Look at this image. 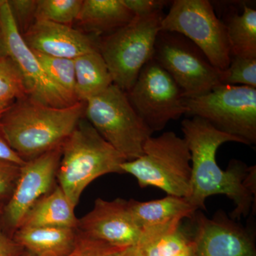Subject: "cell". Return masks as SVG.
Returning a JSON list of instances; mask_svg holds the SVG:
<instances>
[{"mask_svg": "<svg viewBox=\"0 0 256 256\" xmlns=\"http://www.w3.org/2000/svg\"><path fill=\"white\" fill-rule=\"evenodd\" d=\"M184 139L191 153V190L186 200L197 210H206L205 201L213 195H225L234 202L230 218L246 217L256 205V168L232 160L226 170L220 169L216 152L224 143H242L238 138L217 130L196 116L182 122Z\"/></svg>", "mask_w": 256, "mask_h": 256, "instance_id": "6da1fadb", "label": "cell"}, {"mask_svg": "<svg viewBox=\"0 0 256 256\" xmlns=\"http://www.w3.org/2000/svg\"><path fill=\"white\" fill-rule=\"evenodd\" d=\"M85 102L50 107L28 97L15 102L0 117V129L25 161L62 146L84 117Z\"/></svg>", "mask_w": 256, "mask_h": 256, "instance_id": "7a4b0ae2", "label": "cell"}, {"mask_svg": "<svg viewBox=\"0 0 256 256\" xmlns=\"http://www.w3.org/2000/svg\"><path fill=\"white\" fill-rule=\"evenodd\" d=\"M124 162V156L82 118L62 144L56 174L58 186L76 208L82 192L96 178L124 174L121 165Z\"/></svg>", "mask_w": 256, "mask_h": 256, "instance_id": "3957f363", "label": "cell"}, {"mask_svg": "<svg viewBox=\"0 0 256 256\" xmlns=\"http://www.w3.org/2000/svg\"><path fill=\"white\" fill-rule=\"evenodd\" d=\"M191 153L183 138L174 132L151 136L143 154L121 165L122 172L137 180L141 188L154 186L168 195L188 198L191 190Z\"/></svg>", "mask_w": 256, "mask_h": 256, "instance_id": "277c9868", "label": "cell"}, {"mask_svg": "<svg viewBox=\"0 0 256 256\" xmlns=\"http://www.w3.org/2000/svg\"><path fill=\"white\" fill-rule=\"evenodd\" d=\"M164 16L163 12L136 16L124 28L100 38L99 53L114 84L124 92L132 88L143 67L152 60Z\"/></svg>", "mask_w": 256, "mask_h": 256, "instance_id": "5b68a950", "label": "cell"}, {"mask_svg": "<svg viewBox=\"0 0 256 256\" xmlns=\"http://www.w3.org/2000/svg\"><path fill=\"white\" fill-rule=\"evenodd\" d=\"M84 117L126 161L140 158L154 133L134 110L127 94L114 84L86 101Z\"/></svg>", "mask_w": 256, "mask_h": 256, "instance_id": "8992f818", "label": "cell"}, {"mask_svg": "<svg viewBox=\"0 0 256 256\" xmlns=\"http://www.w3.org/2000/svg\"><path fill=\"white\" fill-rule=\"evenodd\" d=\"M184 104L188 116L204 119L242 144H256V88L220 84L204 95L184 98Z\"/></svg>", "mask_w": 256, "mask_h": 256, "instance_id": "52a82bcc", "label": "cell"}, {"mask_svg": "<svg viewBox=\"0 0 256 256\" xmlns=\"http://www.w3.org/2000/svg\"><path fill=\"white\" fill-rule=\"evenodd\" d=\"M153 60L174 79L185 98L204 95L223 84L225 70L214 66L200 48L180 34L160 31Z\"/></svg>", "mask_w": 256, "mask_h": 256, "instance_id": "ba28073f", "label": "cell"}, {"mask_svg": "<svg viewBox=\"0 0 256 256\" xmlns=\"http://www.w3.org/2000/svg\"><path fill=\"white\" fill-rule=\"evenodd\" d=\"M161 31L180 34L193 42L214 66L228 68L232 60L226 28L207 0H174L161 22Z\"/></svg>", "mask_w": 256, "mask_h": 256, "instance_id": "9c48e42d", "label": "cell"}, {"mask_svg": "<svg viewBox=\"0 0 256 256\" xmlns=\"http://www.w3.org/2000/svg\"><path fill=\"white\" fill-rule=\"evenodd\" d=\"M126 94L134 110L153 132L162 130L170 121L186 112L181 89L153 58Z\"/></svg>", "mask_w": 256, "mask_h": 256, "instance_id": "30bf717a", "label": "cell"}, {"mask_svg": "<svg viewBox=\"0 0 256 256\" xmlns=\"http://www.w3.org/2000/svg\"><path fill=\"white\" fill-rule=\"evenodd\" d=\"M0 34L6 56L22 75L28 98L50 107L72 106L50 82L36 55L25 43L8 0H0Z\"/></svg>", "mask_w": 256, "mask_h": 256, "instance_id": "8fae6325", "label": "cell"}, {"mask_svg": "<svg viewBox=\"0 0 256 256\" xmlns=\"http://www.w3.org/2000/svg\"><path fill=\"white\" fill-rule=\"evenodd\" d=\"M62 154L60 146L26 161L20 168L14 190L1 214L5 228L12 235L32 207L54 188Z\"/></svg>", "mask_w": 256, "mask_h": 256, "instance_id": "7c38bea8", "label": "cell"}, {"mask_svg": "<svg viewBox=\"0 0 256 256\" xmlns=\"http://www.w3.org/2000/svg\"><path fill=\"white\" fill-rule=\"evenodd\" d=\"M192 222L196 256H256V230L218 210L208 218L197 210Z\"/></svg>", "mask_w": 256, "mask_h": 256, "instance_id": "4fadbf2b", "label": "cell"}, {"mask_svg": "<svg viewBox=\"0 0 256 256\" xmlns=\"http://www.w3.org/2000/svg\"><path fill=\"white\" fill-rule=\"evenodd\" d=\"M77 230L89 238L117 246H136L142 230L134 222L127 200L98 198L90 212L78 220Z\"/></svg>", "mask_w": 256, "mask_h": 256, "instance_id": "5bb4252c", "label": "cell"}, {"mask_svg": "<svg viewBox=\"0 0 256 256\" xmlns=\"http://www.w3.org/2000/svg\"><path fill=\"white\" fill-rule=\"evenodd\" d=\"M22 35L33 52L69 60L98 50L100 42L98 37L86 34L70 26L38 20Z\"/></svg>", "mask_w": 256, "mask_h": 256, "instance_id": "9a60e30c", "label": "cell"}, {"mask_svg": "<svg viewBox=\"0 0 256 256\" xmlns=\"http://www.w3.org/2000/svg\"><path fill=\"white\" fill-rule=\"evenodd\" d=\"M13 238L34 256H66L73 250L77 229L60 227H21Z\"/></svg>", "mask_w": 256, "mask_h": 256, "instance_id": "2e32d148", "label": "cell"}, {"mask_svg": "<svg viewBox=\"0 0 256 256\" xmlns=\"http://www.w3.org/2000/svg\"><path fill=\"white\" fill-rule=\"evenodd\" d=\"M128 202L134 222L142 230L176 220H192L197 210L184 197L172 195L152 201L130 200Z\"/></svg>", "mask_w": 256, "mask_h": 256, "instance_id": "e0dca14e", "label": "cell"}, {"mask_svg": "<svg viewBox=\"0 0 256 256\" xmlns=\"http://www.w3.org/2000/svg\"><path fill=\"white\" fill-rule=\"evenodd\" d=\"M134 16L122 0H84L76 21L92 36H106L124 28Z\"/></svg>", "mask_w": 256, "mask_h": 256, "instance_id": "ac0fdd59", "label": "cell"}, {"mask_svg": "<svg viewBox=\"0 0 256 256\" xmlns=\"http://www.w3.org/2000/svg\"><path fill=\"white\" fill-rule=\"evenodd\" d=\"M75 207L60 186L40 198L28 210L21 227H60L77 229Z\"/></svg>", "mask_w": 256, "mask_h": 256, "instance_id": "d6986e66", "label": "cell"}, {"mask_svg": "<svg viewBox=\"0 0 256 256\" xmlns=\"http://www.w3.org/2000/svg\"><path fill=\"white\" fill-rule=\"evenodd\" d=\"M176 220L142 230L136 246L144 256H176L192 242V229Z\"/></svg>", "mask_w": 256, "mask_h": 256, "instance_id": "ffe728a7", "label": "cell"}, {"mask_svg": "<svg viewBox=\"0 0 256 256\" xmlns=\"http://www.w3.org/2000/svg\"><path fill=\"white\" fill-rule=\"evenodd\" d=\"M74 62L78 102H85L114 84L105 60L98 50L80 56Z\"/></svg>", "mask_w": 256, "mask_h": 256, "instance_id": "44dd1931", "label": "cell"}, {"mask_svg": "<svg viewBox=\"0 0 256 256\" xmlns=\"http://www.w3.org/2000/svg\"><path fill=\"white\" fill-rule=\"evenodd\" d=\"M222 22L232 57L256 58V10L244 4L242 13H228L226 20Z\"/></svg>", "mask_w": 256, "mask_h": 256, "instance_id": "7402d4cb", "label": "cell"}, {"mask_svg": "<svg viewBox=\"0 0 256 256\" xmlns=\"http://www.w3.org/2000/svg\"><path fill=\"white\" fill-rule=\"evenodd\" d=\"M47 76L70 105L78 102L76 96L74 60L56 58L34 52Z\"/></svg>", "mask_w": 256, "mask_h": 256, "instance_id": "603a6c76", "label": "cell"}, {"mask_svg": "<svg viewBox=\"0 0 256 256\" xmlns=\"http://www.w3.org/2000/svg\"><path fill=\"white\" fill-rule=\"evenodd\" d=\"M28 97L21 72L11 58L0 57V109H6Z\"/></svg>", "mask_w": 256, "mask_h": 256, "instance_id": "cb8c5ba5", "label": "cell"}, {"mask_svg": "<svg viewBox=\"0 0 256 256\" xmlns=\"http://www.w3.org/2000/svg\"><path fill=\"white\" fill-rule=\"evenodd\" d=\"M82 0H37L36 20L70 26L76 21Z\"/></svg>", "mask_w": 256, "mask_h": 256, "instance_id": "d4e9b609", "label": "cell"}, {"mask_svg": "<svg viewBox=\"0 0 256 256\" xmlns=\"http://www.w3.org/2000/svg\"><path fill=\"white\" fill-rule=\"evenodd\" d=\"M225 72L224 84L256 88V58L232 57L228 68Z\"/></svg>", "mask_w": 256, "mask_h": 256, "instance_id": "484cf974", "label": "cell"}, {"mask_svg": "<svg viewBox=\"0 0 256 256\" xmlns=\"http://www.w3.org/2000/svg\"><path fill=\"white\" fill-rule=\"evenodd\" d=\"M128 248L110 245L89 238L77 230L76 242L73 250L66 256H124Z\"/></svg>", "mask_w": 256, "mask_h": 256, "instance_id": "4316f807", "label": "cell"}, {"mask_svg": "<svg viewBox=\"0 0 256 256\" xmlns=\"http://www.w3.org/2000/svg\"><path fill=\"white\" fill-rule=\"evenodd\" d=\"M20 33L23 34L36 21L37 0H8Z\"/></svg>", "mask_w": 256, "mask_h": 256, "instance_id": "83f0119b", "label": "cell"}, {"mask_svg": "<svg viewBox=\"0 0 256 256\" xmlns=\"http://www.w3.org/2000/svg\"><path fill=\"white\" fill-rule=\"evenodd\" d=\"M20 168L18 165L0 161V203L8 201L14 190Z\"/></svg>", "mask_w": 256, "mask_h": 256, "instance_id": "f1b7e54d", "label": "cell"}, {"mask_svg": "<svg viewBox=\"0 0 256 256\" xmlns=\"http://www.w3.org/2000/svg\"><path fill=\"white\" fill-rule=\"evenodd\" d=\"M122 2L134 16H144L163 12L170 2L165 0H122Z\"/></svg>", "mask_w": 256, "mask_h": 256, "instance_id": "f546056e", "label": "cell"}, {"mask_svg": "<svg viewBox=\"0 0 256 256\" xmlns=\"http://www.w3.org/2000/svg\"><path fill=\"white\" fill-rule=\"evenodd\" d=\"M0 161L18 165V166H23L26 163V161L18 156L10 146L1 129H0Z\"/></svg>", "mask_w": 256, "mask_h": 256, "instance_id": "4dcf8cb0", "label": "cell"}, {"mask_svg": "<svg viewBox=\"0 0 256 256\" xmlns=\"http://www.w3.org/2000/svg\"><path fill=\"white\" fill-rule=\"evenodd\" d=\"M23 252L12 237L0 230V256H22Z\"/></svg>", "mask_w": 256, "mask_h": 256, "instance_id": "1f68e13d", "label": "cell"}, {"mask_svg": "<svg viewBox=\"0 0 256 256\" xmlns=\"http://www.w3.org/2000/svg\"><path fill=\"white\" fill-rule=\"evenodd\" d=\"M124 256H144L142 252H140L139 248L136 246L129 247L126 252Z\"/></svg>", "mask_w": 256, "mask_h": 256, "instance_id": "d6a6232c", "label": "cell"}, {"mask_svg": "<svg viewBox=\"0 0 256 256\" xmlns=\"http://www.w3.org/2000/svg\"><path fill=\"white\" fill-rule=\"evenodd\" d=\"M176 256H196V255H195L194 248L193 239H192L191 245Z\"/></svg>", "mask_w": 256, "mask_h": 256, "instance_id": "836d02e7", "label": "cell"}, {"mask_svg": "<svg viewBox=\"0 0 256 256\" xmlns=\"http://www.w3.org/2000/svg\"><path fill=\"white\" fill-rule=\"evenodd\" d=\"M6 56L4 46H3L2 41L1 34H0V57Z\"/></svg>", "mask_w": 256, "mask_h": 256, "instance_id": "e575fe53", "label": "cell"}, {"mask_svg": "<svg viewBox=\"0 0 256 256\" xmlns=\"http://www.w3.org/2000/svg\"><path fill=\"white\" fill-rule=\"evenodd\" d=\"M6 109H0V117H1L2 116L3 114H4L5 111L6 110Z\"/></svg>", "mask_w": 256, "mask_h": 256, "instance_id": "d590c367", "label": "cell"}, {"mask_svg": "<svg viewBox=\"0 0 256 256\" xmlns=\"http://www.w3.org/2000/svg\"><path fill=\"white\" fill-rule=\"evenodd\" d=\"M22 256H34L32 255V254H30V252H26V254H24Z\"/></svg>", "mask_w": 256, "mask_h": 256, "instance_id": "8d00e7d4", "label": "cell"}, {"mask_svg": "<svg viewBox=\"0 0 256 256\" xmlns=\"http://www.w3.org/2000/svg\"><path fill=\"white\" fill-rule=\"evenodd\" d=\"M2 212V208L1 206H0V216H1Z\"/></svg>", "mask_w": 256, "mask_h": 256, "instance_id": "74e56055", "label": "cell"}]
</instances>
